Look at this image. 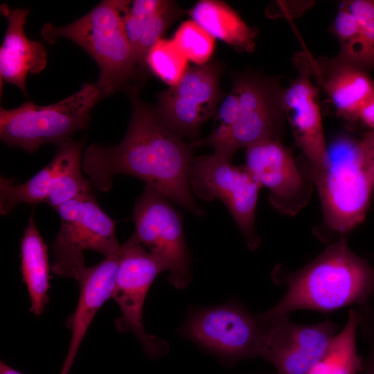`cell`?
<instances>
[{
	"label": "cell",
	"mask_w": 374,
	"mask_h": 374,
	"mask_svg": "<svg viewBox=\"0 0 374 374\" xmlns=\"http://www.w3.org/2000/svg\"><path fill=\"white\" fill-rule=\"evenodd\" d=\"M119 251L105 257L93 267H86L77 280L80 287V296L73 314L67 320V326L71 330V337L60 374H69L93 317L103 303L112 298L118 268Z\"/></svg>",
	"instance_id": "e0dca14e"
},
{
	"label": "cell",
	"mask_w": 374,
	"mask_h": 374,
	"mask_svg": "<svg viewBox=\"0 0 374 374\" xmlns=\"http://www.w3.org/2000/svg\"><path fill=\"white\" fill-rule=\"evenodd\" d=\"M277 281L287 292L272 308L259 314L265 322L288 319L299 310L329 312L367 305L374 294V267L341 237L303 268L281 274Z\"/></svg>",
	"instance_id": "7a4b0ae2"
},
{
	"label": "cell",
	"mask_w": 374,
	"mask_h": 374,
	"mask_svg": "<svg viewBox=\"0 0 374 374\" xmlns=\"http://www.w3.org/2000/svg\"><path fill=\"white\" fill-rule=\"evenodd\" d=\"M343 4L357 20L363 46V67L374 69V0L344 1Z\"/></svg>",
	"instance_id": "4316f807"
},
{
	"label": "cell",
	"mask_w": 374,
	"mask_h": 374,
	"mask_svg": "<svg viewBox=\"0 0 374 374\" xmlns=\"http://www.w3.org/2000/svg\"><path fill=\"white\" fill-rule=\"evenodd\" d=\"M312 58L305 52L293 57L298 75L283 89L282 106L292 127L295 143L308 158L314 174L328 164V149L324 136L319 103V91L312 81Z\"/></svg>",
	"instance_id": "5bb4252c"
},
{
	"label": "cell",
	"mask_w": 374,
	"mask_h": 374,
	"mask_svg": "<svg viewBox=\"0 0 374 374\" xmlns=\"http://www.w3.org/2000/svg\"><path fill=\"white\" fill-rule=\"evenodd\" d=\"M183 14L184 11L172 1H129L122 11V19L138 66L145 64L150 49Z\"/></svg>",
	"instance_id": "ffe728a7"
},
{
	"label": "cell",
	"mask_w": 374,
	"mask_h": 374,
	"mask_svg": "<svg viewBox=\"0 0 374 374\" xmlns=\"http://www.w3.org/2000/svg\"><path fill=\"white\" fill-rule=\"evenodd\" d=\"M355 121L362 122L369 130H374V93L359 109Z\"/></svg>",
	"instance_id": "4dcf8cb0"
},
{
	"label": "cell",
	"mask_w": 374,
	"mask_h": 374,
	"mask_svg": "<svg viewBox=\"0 0 374 374\" xmlns=\"http://www.w3.org/2000/svg\"><path fill=\"white\" fill-rule=\"evenodd\" d=\"M328 154V166L314 174V181L327 227L344 236L364 220L372 199L371 185L358 141H337Z\"/></svg>",
	"instance_id": "8992f818"
},
{
	"label": "cell",
	"mask_w": 374,
	"mask_h": 374,
	"mask_svg": "<svg viewBox=\"0 0 374 374\" xmlns=\"http://www.w3.org/2000/svg\"><path fill=\"white\" fill-rule=\"evenodd\" d=\"M266 326L238 303L210 307L194 312L184 333L229 364L260 356Z\"/></svg>",
	"instance_id": "30bf717a"
},
{
	"label": "cell",
	"mask_w": 374,
	"mask_h": 374,
	"mask_svg": "<svg viewBox=\"0 0 374 374\" xmlns=\"http://www.w3.org/2000/svg\"><path fill=\"white\" fill-rule=\"evenodd\" d=\"M130 1L105 0L75 21L56 26L46 24L41 31L48 44L66 38L87 51L100 69L97 84L104 96L123 88L136 71L138 63L127 39L122 11Z\"/></svg>",
	"instance_id": "3957f363"
},
{
	"label": "cell",
	"mask_w": 374,
	"mask_h": 374,
	"mask_svg": "<svg viewBox=\"0 0 374 374\" xmlns=\"http://www.w3.org/2000/svg\"><path fill=\"white\" fill-rule=\"evenodd\" d=\"M330 31L337 38L341 46L339 53L334 57L364 69L360 28L354 16L343 3L330 26Z\"/></svg>",
	"instance_id": "d4e9b609"
},
{
	"label": "cell",
	"mask_w": 374,
	"mask_h": 374,
	"mask_svg": "<svg viewBox=\"0 0 374 374\" xmlns=\"http://www.w3.org/2000/svg\"><path fill=\"white\" fill-rule=\"evenodd\" d=\"M244 166L262 187L269 189V202L280 212L294 214L305 204L308 186L280 140H265L247 148Z\"/></svg>",
	"instance_id": "2e32d148"
},
{
	"label": "cell",
	"mask_w": 374,
	"mask_h": 374,
	"mask_svg": "<svg viewBox=\"0 0 374 374\" xmlns=\"http://www.w3.org/2000/svg\"><path fill=\"white\" fill-rule=\"evenodd\" d=\"M240 114L239 97L234 89L225 97L217 107L215 120L219 123L218 128L231 126L238 119Z\"/></svg>",
	"instance_id": "83f0119b"
},
{
	"label": "cell",
	"mask_w": 374,
	"mask_h": 374,
	"mask_svg": "<svg viewBox=\"0 0 374 374\" xmlns=\"http://www.w3.org/2000/svg\"><path fill=\"white\" fill-rule=\"evenodd\" d=\"M362 321L359 328H361L368 343V353L364 359L363 366L358 374H374V319L364 309L361 308Z\"/></svg>",
	"instance_id": "f1b7e54d"
},
{
	"label": "cell",
	"mask_w": 374,
	"mask_h": 374,
	"mask_svg": "<svg viewBox=\"0 0 374 374\" xmlns=\"http://www.w3.org/2000/svg\"><path fill=\"white\" fill-rule=\"evenodd\" d=\"M163 271L162 263L133 235L121 245L112 299L119 306L121 316L116 319L115 325L120 332H132L151 357H159L168 349L163 341L145 332L143 323L147 293L156 276Z\"/></svg>",
	"instance_id": "7c38bea8"
},
{
	"label": "cell",
	"mask_w": 374,
	"mask_h": 374,
	"mask_svg": "<svg viewBox=\"0 0 374 374\" xmlns=\"http://www.w3.org/2000/svg\"><path fill=\"white\" fill-rule=\"evenodd\" d=\"M1 12L8 19V27L0 48L1 88L4 83L17 86L27 96L26 76L37 74L46 65V51L39 41L30 39L24 26L29 9L1 6Z\"/></svg>",
	"instance_id": "ac0fdd59"
},
{
	"label": "cell",
	"mask_w": 374,
	"mask_h": 374,
	"mask_svg": "<svg viewBox=\"0 0 374 374\" xmlns=\"http://www.w3.org/2000/svg\"><path fill=\"white\" fill-rule=\"evenodd\" d=\"M104 97L97 82H86L71 96L49 105L26 101L16 108L1 107V140L30 153L44 144H60L87 127L91 109Z\"/></svg>",
	"instance_id": "277c9868"
},
{
	"label": "cell",
	"mask_w": 374,
	"mask_h": 374,
	"mask_svg": "<svg viewBox=\"0 0 374 374\" xmlns=\"http://www.w3.org/2000/svg\"><path fill=\"white\" fill-rule=\"evenodd\" d=\"M360 310L350 309L343 330L338 332L321 359L307 374H358L364 359L358 354L356 336L362 321Z\"/></svg>",
	"instance_id": "603a6c76"
},
{
	"label": "cell",
	"mask_w": 374,
	"mask_h": 374,
	"mask_svg": "<svg viewBox=\"0 0 374 374\" xmlns=\"http://www.w3.org/2000/svg\"><path fill=\"white\" fill-rule=\"evenodd\" d=\"M132 235L163 265L170 283L184 288L190 282V258L186 244L182 217L170 199L145 186L132 213Z\"/></svg>",
	"instance_id": "8fae6325"
},
{
	"label": "cell",
	"mask_w": 374,
	"mask_h": 374,
	"mask_svg": "<svg viewBox=\"0 0 374 374\" xmlns=\"http://www.w3.org/2000/svg\"><path fill=\"white\" fill-rule=\"evenodd\" d=\"M240 100L236 121L226 128L216 127L204 139L190 143L195 148L207 145L214 154L231 161L235 152L265 140H279L285 114L283 89L275 80L258 75L237 77L233 84Z\"/></svg>",
	"instance_id": "5b68a950"
},
{
	"label": "cell",
	"mask_w": 374,
	"mask_h": 374,
	"mask_svg": "<svg viewBox=\"0 0 374 374\" xmlns=\"http://www.w3.org/2000/svg\"><path fill=\"white\" fill-rule=\"evenodd\" d=\"M84 143V139H71L59 144L53 159L24 183L17 184L1 176V215L21 203H44L56 210L70 200L92 194L91 185L82 173Z\"/></svg>",
	"instance_id": "ba28073f"
},
{
	"label": "cell",
	"mask_w": 374,
	"mask_h": 374,
	"mask_svg": "<svg viewBox=\"0 0 374 374\" xmlns=\"http://www.w3.org/2000/svg\"><path fill=\"white\" fill-rule=\"evenodd\" d=\"M0 374H22L3 362H0Z\"/></svg>",
	"instance_id": "1f68e13d"
},
{
	"label": "cell",
	"mask_w": 374,
	"mask_h": 374,
	"mask_svg": "<svg viewBox=\"0 0 374 374\" xmlns=\"http://www.w3.org/2000/svg\"><path fill=\"white\" fill-rule=\"evenodd\" d=\"M220 71L215 62L195 66L176 84L159 94L156 111L159 118L190 143L200 139L202 126L216 114L222 93Z\"/></svg>",
	"instance_id": "4fadbf2b"
},
{
	"label": "cell",
	"mask_w": 374,
	"mask_h": 374,
	"mask_svg": "<svg viewBox=\"0 0 374 374\" xmlns=\"http://www.w3.org/2000/svg\"><path fill=\"white\" fill-rule=\"evenodd\" d=\"M132 112L127 131L117 145L94 143L85 150L82 170L91 185L107 192L113 177H137L197 217L204 211L191 190L189 173L193 148L161 120L156 109L131 95Z\"/></svg>",
	"instance_id": "6da1fadb"
},
{
	"label": "cell",
	"mask_w": 374,
	"mask_h": 374,
	"mask_svg": "<svg viewBox=\"0 0 374 374\" xmlns=\"http://www.w3.org/2000/svg\"><path fill=\"white\" fill-rule=\"evenodd\" d=\"M189 181L193 194L205 201L220 199L225 205L249 249L259 247L255 215L262 186L245 166H235L215 154L198 157L192 163Z\"/></svg>",
	"instance_id": "9c48e42d"
},
{
	"label": "cell",
	"mask_w": 374,
	"mask_h": 374,
	"mask_svg": "<svg viewBox=\"0 0 374 374\" xmlns=\"http://www.w3.org/2000/svg\"><path fill=\"white\" fill-rule=\"evenodd\" d=\"M313 77L319 80L337 114L355 121L356 114L374 93V80L368 71L335 57L312 61Z\"/></svg>",
	"instance_id": "d6986e66"
},
{
	"label": "cell",
	"mask_w": 374,
	"mask_h": 374,
	"mask_svg": "<svg viewBox=\"0 0 374 374\" xmlns=\"http://www.w3.org/2000/svg\"><path fill=\"white\" fill-rule=\"evenodd\" d=\"M172 40L188 60L197 65L208 63L215 50V39L192 19L179 26Z\"/></svg>",
	"instance_id": "484cf974"
},
{
	"label": "cell",
	"mask_w": 374,
	"mask_h": 374,
	"mask_svg": "<svg viewBox=\"0 0 374 374\" xmlns=\"http://www.w3.org/2000/svg\"><path fill=\"white\" fill-rule=\"evenodd\" d=\"M374 296V294H373ZM367 311L369 313V314L371 316V317L374 319V310L371 309L370 307L368 305L367 308Z\"/></svg>",
	"instance_id": "d6a6232c"
},
{
	"label": "cell",
	"mask_w": 374,
	"mask_h": 374,
	"mask_svg": "<svg viewBox=\"0 0 374 374\" xmlns=\"http://www.w3.org/2000/svg\"><path fill=\"white\" fill-rule=\"evenodd\" d=\"M188 61L172 39L161 38L148 51L145 64L152 73L172 87L188 71Z\"/></svg>",
	"instance_id": "cb8c5ba5"
},
{
	"label": "cell",
	"mask_w": 374,
	"mask_h": 374,
	"mask_svg": "<svg viewBox=\"0 0 374 374\" xmlns=\"http://www.w3.org/2000/svg\"><path fill=\"white\" fill-rule=\"evenodd\" d=\"M56 211L61 221L51 245L52 270L56 275L77 280L86 267L85 250L105 257L118 252L116 221L101 209L93 193L70 200Z\"/></svg>",
	"instance_id": "52a82bcc"
},
{
	"label": "cell",
	"mask_w": 374,
	"mask_h": 374,
	"mask_svg": "<svg viewBox=\"0 0 374 374\" xmlns=\"http://www.w3.org/2000/svg\"><path fill=\"white\" fill-rule=\"evenodd\" d=\"M21 271L35 315L43 313L48 302L50 288L47 247L40 235L32 212L21 240Z\"/></svg>",
	"instance_id": "7402d4cb"
},
{
	"label": "cell",
	"mask_w": 374,
	"mask_h": 374,
	"mask_svg": "<svg viewBox=\"0 0 374 374\" xmlns=\"http://www.w3.org/2000/svg\"><path fill=\"white\" fill-rule=\"evenodd\" d=\"M191 19L215 39L238 52L252 53L258 30L249 26L239 14L226 3L202 0L188 10Z\"/></svg>",
	"instance_id": "44dd1931"
},
{
	"label": "cell",
	"mask_w": 374,
	"mask_h": 374,
	"mask_svg": "<svg viewBox=\"0 0 374 374\" xmlns=\"http://www.w3.org/2000/svg\"><path fill=\"white\" fill-rule=\"evenodd\" d=\"M265 323L260 357L270 362L279 374H307L339 332V326L330 319L311 325L297 324L289 318Z\"/></svg>",
	"instance_id": "9a60e30c"
},
{
	"label": "cell",
	"mask_w": 374,
	"mask_h": 374,
	"mask_svg": "<svg viewBox=\"0 0 374 374\" xmlns=\"http://www.w3.org/2000/svg\"><path fill=\"white\" fill-rule=\"evenodd\" d=\"M364 167L370 179L372 199L374 200V130H368L358 140Z\"/></svg>",
	"instance_id": "f546056e"
}]
</instances>
